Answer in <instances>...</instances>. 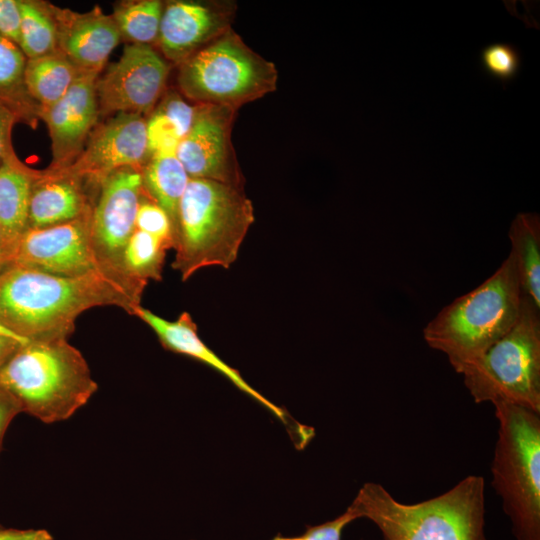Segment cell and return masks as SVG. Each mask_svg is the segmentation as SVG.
<instances>
[{
  "mask_svg": "<svg viewBox=\"0 0 540 540\" xmlns=\"http://www.w3.org/2000/svg\"><path fill=\"white\" fill-rule=\"evenodd\" d=\"M82 181L59 170L41 172L31 190L28 228L66 223L90 211Z\"/></svg>",
  "mask_w": 540,
  "mask_h": 540,
  "instance_id": "18",
  "label": "cell"
},
{
  "mask_svg": "<svg viewBox=\"0 0 540 540\" xmlns=\"http://www.w3.org/2000/svg\"><path fill=\"white\" fill-rule=\"evenodd\" d=\"M91 211L66 223L27 228L16 242L8 265L67 277L109 268L100 263L92 246Z\"/></svg>",
  "mask_w": 540,
  "mask_h": 540,
  "instance_id": "9",
  "label": "cell"
},
{
  "mask_svg": "<svg viewBox=\"0 0 540 540\" xmlns=\"http://www.w3.org/2000/svg\"><path fill=\"white\" fill-rule=\"evenodd\" d=\"M148 156L146 120L140 114L117 113L94 131L75 161L59 171L98 184L117 170L138 169Z\"/></svg>",
  "mask_w": 540,
  "mask_h": 540,
  "instance_id": "12",
  "label": "cell"
},
{
  "mask_svg": "<svg viewBox=\"0 0 540 540\" xmlns=\"http://www.w3.org/2000/svg\"><path fill=\"white\" fill-rule=\"evenodd\" d=\"M147 284L114 268L67 277L11 264L0 271V324L26 341L68 339L94 307L134 315Z\"/></svg>",
  "mask_w": 540,
  "mask_h": 540,
  "instance_id": "1",
  "label": "cell"
},
{
  "mask_svg": "<svg viewBox=\"0 0 540 540\" xmlns=\"http://www.w3.org/2000/svg\"><path fill=\"white\" fill-rule=\"evenodd\" d=\"M277 79L274 63L229 29L180 64L178 85L198 104L236 110L275 91Z\"/></svg>",
  "mask_w": 540,
  "mask_h": 540,
  "instance_id": "8",
  "label": "cell"
},
{
  "mask_svg": "<svg viewBox=\"0 0 540 540\" xmlns=\"http://www.w3.org/2000/svg\"><path fill=\"white\" fill-rule=\"evenodd\" d=\"M196 108L197 105H190L175 91H169L156 110L176 127L182 140L193 124Z\"/></svg>",
  "mask_w": 540,
  "mask_h": 540,
  "instance_id": "31",
  "label": "cell"
},
{
  "mask_svg": "<svg viewBox=\"0 0 540 540\" xmlns=\"http://www.w3.org/2000/svg\"><path fill=\"white\" fill-rule=\"evenodd\" d=\"M22 409L17 399L0 385V452L8 426Z\"/></svg>",
  "mask_w": 540,
  "mask_h": 540,
  "instance_id": "33",
  "label": "cell"
},
{
  "mask_svg": "<svg viewBox=\"0 0 540 540\" xmlns=\"http://www.w3.org/2000/svg\"><path fill=\"white\" fill-rule=\"evenodd\" d=\"M482 69L503 86L511 82L521 68V53L510 43H493L484 47L480 54Z\"/></svg>",
  "mask_w": 540,
  "mask_h": 540,
  "instance_id": "27",
  "label": "cell"
},
{
  "mask_svg": "<svg viewBox=\"0 0 540 540\" xmlns=\"http://www.w3.org/2000/svg\"><path fill=\"white\" fill-rule=\"evenodd\" d=\"M0 540H53L44 529H14L0 527Z\"/></svg>",
  "mask_w": 540,
  "mask_h": 540,
  "instance_id": "35",
  "label": "cell"
},
{
  "mask_svg": "<svg viewBox=\"0 0 540 540\" xmlns=\"http://www.w3.org/2000/svg\"><path fill=\"white\" fill-rule=\"evenodd\" d=\"M98 75L81 72L59 101L39 109V116L46 122L51 137L53 161L50 170L70 166L82 152L84 141L100 113L96 89Z\"/></svg>",
  "mask_w": 540,
  "mask_h": 540,
  "instance_id": "14",
  "label": "cell"
},
{
  "mask_svg": "<svg viewBox=\"0 0 540 540\" xmlns=\"http://www.w3.org/2000/svg\"><path fill=\"white\" fill-rule=\"evenodd\" d=\"M461 375L476 403L506 402L540 413V308L523 294L515 325Z\"/></svg>",
  "mask_w": 540,
  "mask_h": 540,
  "instance_id": "7",
  "label": "cell"
},
{
  "mask_svg": "<svg viewBox=\"0 0 540 540\" xmlns=\"http://www.w3.org/2000/svg\"><path fill=\"white\" fill-rule=\"evenodd\" d=\"M134 316L141 319L155 332L165 349L189 356L218 371L239 390L262 404L283 424H288V415L283 408L256 391L242 378L239 371L224 362L201 340L197 325L188 312H183L176 320L170 321L140 306Z\"/></svg>",
  "mask_w": 540,
  "mask_h": 540,
  "instance_id": "17",
  "label": "cell"
},
{
  "mask_svg": "<svg viewBox=\"0 0 540 540\" xmlns=\"http://www.w3.org/2000/svg\"><path fill=\"white\" fill-rule=\"evenodd\" d=\"M19 121L16 115L0 103V166L4 160L15 154L11 141L14 124Z\"/></svg>",
  "mask_w": 540,
  "mask_h": 540,
  "instance_id": "34",
  "label": "cell"
},
{
  "mask_svg": "<svg viewBox=\"0 0 540 540\" xmlns=\"http://www.w3.org/2000/svg\"><path fill=\"white\" fill-rule=\"evenodd\" d=\"M485 482L469 475L445 493L405 504L382 485L365 483L351 503L384 540H486Z\"/></svg>",
  "mask_w": 540,
  "mask_h": 540,
  "instance_id": "3",
  "label": "cell"
},
{
  "mask_svg": "<svg viewBox=\"0 0 540 540\" xmlns=\"http://www.w3.org/2000/svg\"><path fill=\"white\" fill-rule=\"evenodd\" d=\"M99 195L92 206L90 236L100 263L124 271L122 257L136 230V214L143 190L139 169L123 168L98 183Z\"/></svg>",
  "mask_w": 540,
  "mask_h": 540,
  "instance_id": "10",
  "label": "cell"
},
{
  "mask_svg": "<svg viewBox=\"0 0 540 540\" xmlns=\"http://www.w3.org/2000/svg\"><path fill=\"white\" fill-rule=\"evenodd\" d=\"M48 7L56 23L59 50L80 71L99 74L121 39L112 15L98 7L86 13Z\"/></svg>",
  "mask_w": 540,
  "mask_h": 540,
  "instance_id": "16",
  "label": "cell"
},
{
  "mask_svg": "<svg viewBox=\"0 0 540 540\" xmlns=\"http://www.w3.org/2000/svg\"><path fill=\"white\" fill-rule=\"evenodd\" d=\"M521 290L540 308V218L518 213L508 233Z\"/></svg>",
  "mask_w": 540,
  "mask_h": 540,
  "instance_id": "20",
  "label": "cell"
},
{
  "mask_svg": "<svg viewBox=\"0 0 540 540\" xmlns=\"http://www.w3.org/2000/svg\"><path fill=\"white\" fill-rule=\"evenodd\" d=\"M81 72L60 50L27 59L26 89L40 108L48 107L67 93Z\"/></svg>",
  "mask_w": 540,
  "mask_h": 540,
  "instance_id": "21",
  "label": "cell"
},
{
  "mask_svg": "<svg viewBox=\"0 0 540 540\" xmlns=\"http://www.w3.org/2000/svg\"><path fill=\"white\" fill-rule=\"evenodd\" d=\"M235 110L198 104L193 124L180 141L176 156L190 178L239 186V173L230 141Z\"/></svg>",
  "mask_w": 540,
  "mask_h": 540,
  "instance_id": "13",
  "label": "cell"
},
{
  "mask_svg": "<svg viewBox=\"0 0 540 540\" xmlns=\"http://www.w3.org/2000/svg\"><path fill=\"white\" fill-rule=\"evenodd\" d=\"M0 385L22 412L44 423L70 418L98 388L84 356L68 339L21 345L0 367Z\"/></svg>",
  "mask_w": 540,
  "mask_h": 540,
  "instance_id": "5",
  "label": "cell"
},
{
  "mask_svg": "<svg viewBox=\"0 0 540 540\" xmlns=\"http://www.w3.org/2000/svg\"><path fill=\"white\" fill-rule=\"evenodd\" d=\"M141 175L143 189L168 214L174 237L179 204L189 182V175L175 153L151 156Z\"/></svg>",
  "mask_w": 540,
  "mask_h": 540,
  "instance_id": "22",
  "label": "cell"
},
{
  "mask_svg": "<svg viewBox=\"0 0 540 540\" xmlns=\"http://www.w3.org/2000/svg\"><path fill=\"white\" fill-rule=\"evenodd\" d=\"M493 406L492 486L516 540H540V413L506 402Z\"/></svg>",
  "mask_w": 540,
  "mask_h": 540,
  "instance_id": "6",
  "label": "cell"
},
{
  "mask_svg": "<svg viewBox=\"0 0 540 540\" xmlns=\"http://www.w3.org/2000/svg\"><path fill=\"white\" fill-rule=\"evenodd\" d=\"M230 12L216 4L172 1L163 9L158 42L164 55L181 64L229 30Z\"/></svg>",
  "mask_w": 540,
  "mask_h": 540,
  "instance_id": "15",
  "label": "cell"
},
{
  "mask_svg": "<svg viewBox=\"0 0 540 540\" xmlns=\"http://www.w3.org/2000/svg\"><path fill=\"white\" fill-rule=\"evenodd\" d=\"M6 266L7 264H6V259L4 255L3 244H2L1 234H0V271H2Z\"/></svg>",
  "mask_w": 540,
  "mask_h": 540,
  "instance_id": "37",
  "label": "cell"
},
{
  "mask_svg": "<svg viewBox=\"0 0 540 540\" xmlns=\"http://www.w3.org/2000/svg\"><path fill=\"white\" fill-rule=\"evenodd\" d=\"M356 519L360 516L350 504L340 516L319 525L307 526L303 534L291 537L277 535L271 540H341L344 528Z\"/></svg>",
  "mask_w": 540,
  "mask_h": 540,
  "instance_id": "30",
  "label": "cell"
},
{
  "mask_svg": "<svg viewBox=\"0 0 540 540\" xmlns=\"http://www.w3.org/2000/svg\"><path fill=\"white\" fill-rule=\"evenodd\" d=\"M522 296L515 260L509 253L490 277L428 322L424 340L445 354L461 374L515 325Z\"/></svg>",
  "mask_w": 540,
  "mask_h": 540,
  "instance_id": "4",
  "label": "cell"
},
{
  "mask_svg": "<svg viewBox=\"0 0 540 540\" xmlns=\"http://www.w3.org/2000/svg\"><path fill=\"white\" fill-rule=\"evenodd\" d=\"M136 230L158 238L169 249L174 246L172 222L165 210L153 200L140 201L136 214Z\"/></svg>",
  "mask_w": 540,
  "mask_h": 540,
  "instance_id": "28",
  "label": "cell"
},
{
  "mask_svg": "<svg viewBox=\"0 0 540 540\" xmlns=\"http://www.w3.org/2000/svg\"><path fill=\"white\" fill-rule=\"evenodd\" d=\"M21 11L19 47L27 59L53 53L58 48L56 23L48 9L35 1L19 0Z\"/></svg>",
  "mask_w": 540,
  "mask_h": 540,
  "instance_id": "24",
  "label": "cell"
},
{
  "mask_svg": "<svg viewBox=\"0 0 540 540\" xmlns=\"http://www.w3.org/2000/svg\"><path fill=\"white\" fill-rule=\"evenodd\" d=\"M169 248L158 238L135 230L122 257V267L129 275L148 282L161 280L166 251Z\"/></svg>",
  "mask_w": 540,
  "mask_h": 540,
  "instance_id": "26",
  "label": "cell"
},
{
  "mask_svg": "<svg viewBox=\"0 0 540 540\" xmlns=\"http://www.w3.org/2000/svg\"><path fill=\"white\" fill-rule=\"evenodd\" d=\"M146 134L150 156L176 154L181 137L176 127L158 110L146 121Z\"/></svg>",
  "mask_w": 540,
  "mask_h": 540,
  "instance_id": "29",
  "label": "cell"
},
{
  "mask_svg": "<svg viewBox=\"0 0 540 540\" xmlns=\"http://www.w3.org/2000/svg\"><path fill=\"white\" fill-rule=\"evenodd\" d=\"M169 71V64L150 45L125 46L119 60L97 80L99 110L149 112L164 92Z\"/></svg>",
  "mask_w": 540,
  "mask_h": 540,
  "instance_id": "11",
  "label": "cell"
},
{
  "mask_svg": "<svg viewBox=\"0 0 540 540\" xmlns=\"http://www.w3.org/2000/svg\"><path fill=\"white\" fill-rule=\"evenodd\" d=\"M26 340L12 335L0 334V367Z\"/></svg>",
  "mask_w": 540,
  "mask_h": 540,
  "instance_id": "36",
  "label": "cell"
},
{
  "mask_svg": "<svg viewBox=\"0 0 540 540\" xmlns=\"http://www.w3.org/2000/svg\"><path fill=\"white\" fill-rule=\"evenodd\" d=\"M27 58L20 47L0 35V103L19 121L33 123L40 106L31 98L25 85Z\"/></svg>",
  "mask_w": 540,
  "mask_h": 540,
  "instance_id": "23",
  "label": "cell"
},
{
  "mask_svg": "<svg viewBox=\"0 0 540 540\" xmlns=\"http://www.w3.org/2000/svg\"><path fill=\"white\" fill-rule=\"evenodd\" d=\"M0 334L12 335V336L18 337L17 335L11 333L9 330H7L5 327H3L1 324H0ZM19 338H20V337H19ZM21 339H22V338H21Z\"/></svg>",
  "mask_w": 540,
  "mask_h": 540,
  "instance_id": "38",
  "label": "cell"
},
{
  "mask_svg": "<svg viewBox=\"0 0 540 540\" xmlns=\"http://www.w3.org/2000/svg\"><path fill=\"white\" fill-rule=\"evenodd\" d=\"M40 173L24 165L16 154L0 166V234L7 265L16 242L28 228L31 190Z\"/></svg>",
  "mask_w": 540,
  "mask_h": 540,
  "instance_id": "19",
  "label": "cell"
},
{
  "mask_svg": "<svg viewBox=\"0 0 540 540\" xmlns=\"http://www.w3.org/2000/svg\"><path fill=\"white\" fill-rule=\"evenodd\" d=\"M20 25L19 0H0V35L19 46Z\"/></svg>",
  "mask_w": 540,
  "mask_h": 540,
  "instance_id": "32",
  "label": "cell"
},
{
  "mask_svg": "<svg viewBox=\"0 0 540 540\" xmlns=\"http://www.w3.org/2000/svg\"><path fill=\"white\" fill-rule=\"evenodd\" d=\"M163 5L158 0L124 2L112 15L121 37L133 44L149 45L158 38Z\"/></svg>",
  "mask_w": 540,
  "mask_h": 540,
  "instance_id": "25",
  "label": "cell"
},
{
  "mask_svg": "<svg viewBox=\"0 0 540 540\" xmlns=\"http://www.w3.org/2000/svg\"><path fill=\"white\" fill-rule=\"evenodd\" d=\"M254 220L252 202L238 186L190 178L179 204L172 267L183 281L206 267L229 268Z\"/></svg>",
  "mask_w": 540,
  "mask_h": 540,
  "instance_id": "2",
  "label": "cell"
},
{
  "mask_svg": "<svg viewBox=\"0 0 540 540\" xmlns=\"http://www.w3.org/2000/svg\"><path fill=\"white\" fill-rule=\"evenodd\" d=\"M1 527V526H0Z\"/></svg>",
  "mask_w": 540,
  "mask_h": 540,
  "instance_id": "39",
  "label": "cell"
}]
</instances>
